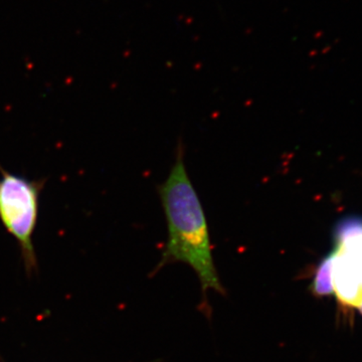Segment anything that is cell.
Returning a JSON list of instances; mask_svg holds the SVG:
<instances>
[{
  "label": "cell",
  "instance_id": "1",
  "mask_svg": "<svg viewBox=\"0 0 362 362\" xmlns=\"http://www.w3.org/2000/svg\"><path fill=\"white\" fill-rule=\"evenodd\" d=\"M159 192L168 220V240L158 269L173 262H183L199 275L204 293L213 289L225 294L214 268L206 216L188 177L181 146Z\"/></svg>",
  "mask_w": 362,
  "mask_h": 362
},
{
  "label": "cell",
  "instance_id": "2",
  "mask_svg": "<svg viewBox=\"0 0 362 362\" xmlns=\"http://www.w3.org/2000/svg\"><path fill=\"white\" fill-rule=\"evenodd\" d=\"M45 180H30L0 165V221L20 247L28 272L37 268L33 235Z\"/></svg>",
  "mask_w": 362,
  "mask_h": 362
},
{
  "label": "cell",
  "instance_id": "3",
  "mask_svg": "<svg viewBox=\"0 0 362 362\" xmlns=\"http://www.w3.org/2000/svg\"><path fill=\"white\" fill-rule=\"evenodd\" d=\"M359 235H362V218H344L339 221L335 230L337 244Z\"/></svg>",
  "mask_w": 362,
  "mask_h": 362
}]
</instances>
